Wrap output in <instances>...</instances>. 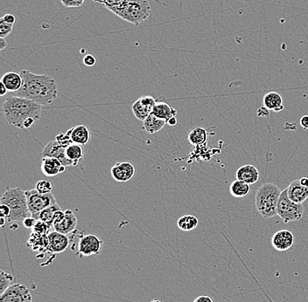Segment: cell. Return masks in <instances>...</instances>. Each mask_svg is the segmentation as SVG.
<instances>
[{"label": "cell", "instance_id": "cell-20", "mask_svg": "<svg viewBox=\"0 0 308 302\" xmlns=\"http://www.w3.org/2000/svg\"><path fill=\"white\" fill-rule=\"evenodd\" d=\"M1 83H4V85L6 86L7 91L10 93H15L21 89L23 79L21 73L8 72L4 74L1 79Z\"/></svg>", "mask_w": 308, "mask_h": 302}, {"label": "cell", "instance_id": "cell-4", "mask_svg": "<svg viewBox=\"0 0 308 302\" xmlns=\"http://www.w3.org/2000/svg\"><path fill=\"white\" fill-rule=\"evenodd\" d=\"M0 201L11 209V213L7 218L9 223L24 221L27 217L32 216L28 209L26 191H22L21 188H6Z\"/></svg>", "mask_w": 308, "mask_h": 302}, {"label": "cell", "instance_id": "cell-45", "mask_svg": "<svg viewBox=\"0 0 308 302\" xmlns=\"http://www.w3.org/2000/svg\"><path fill=\"white\" fill-rule=\"evenodd\" d=\"M7 46H8V44H7V42L5 39V38H0V50L3 51L4 49H6Z\"/></svg>", "mask_w": 308, "mask_h": 302}, {"label": "cell", "instance_id": "cell-39", "mask_svg": "<svg viewBox=\"0 0 308 302\" xmlns=\"http://www.w3.org/2000/svg\"><path fill=\"white\" fill-rule=\"evenodd\" d=\"M11 213V209L9 206L1 204L0 205V216L1 217H6V219L8 218Z\"/></svg>", "mask_w": 308, "mask_h": 302}, {"label": "cell", "instance_id": "cell-22", "mask_svg": "<svg viewBox=\"0 0 308 302\" xmlns=\"http://www.w3.org/2000/svg\"><path fill=\"white\" fill-rule=\"evenodd\" d=\"M152 115L157 116V117L162 119V120H167L172 117H176L178 114V111L176 109L172 108L171 106L168 105L166 103H157L156 105L154 106L153 110H152Z\"/></svg>", "mask_w": 308, "mask_h": 302}, {"label": "cell", "instance_id": "cell-46", "mask_svg": "<svg viewBox=\"0 0 308 302\" xmlns=\"http://www.w3.org/2000/svg\"><path fill=\"white\" fill-rule=\"evenodd\" d=\"M7 92L8 91H7V89H6V86L4 85V83L0 82V95H1V96H4V95H6Z\"/></svg>", "mask_w": 308, "mask_h": 302}, {"label": "cell", "instance_id": "cell-38", "mask_svg": "<svg viewBox=\"0 0 308 302\" xmlns=\"http://www.w3.org/2000/svg\"><path fill=\"white\" fill-rule=\"evenodd\" d=\"M83 62L86 67L91 68V67H94L97 63V59H95V56L92 55V54H86L83 57Z\"/></svg>", "mask_w": 308, "mask_h": 302}, {"label": "cell", "instance_id": "cell-42", "mask_svg": "<svg viewBox=\"0 0 308 302\" xmlns=\"http://www.w3.org/2000/svg\"><path fill=\"white\" fill-rule=\"evenodd\" d=\"M269 109H267L265 107H263V108H260V109H258V116H260V117H269Z\"/></svg>", "mask_w": 308, "mask_h": 302}, {"label": "cell", "instance_id": "cell-9", "mask_svg": "<svg viewBox=\"0 0 308 302\" xmlns=\"http://www.w3.org/2000/svg\"><path fill=\"white\" fill-rule=\"evenodd\" d=\"M104 241L95 234L83 235L78 244L76 255L81 257H89L98 255L101 252Z\"/></svg>", "mask_w": 308, "mask_h": 302}, {"label": "cell", "instance_id": "cell-10", "mask_svg": "<svg viewBox=\"0 0 308 302\" xmlns=\"http://www.w3.org/2000/svg\"><path fill=\"white\" fill-rule=\"evenodd\" d=\"M0 302H33V297L24 285L13 284L0 294Z\"/></svg>", "mask_w": 308, "mask_h": 302}, {"label": "cell", "instance_id": "cell-36", "mask_svg": "<svg viewBox=\"0 0 308 302\" xmlns=\"http://www.w3.org/2000/svg\"><path fill=\"white\" fill-rule=\"evenodd\" d=\"M61 2L65 7H80L85 0H61Z\"/></svg>", "mask_w": 308, "mask_h": 302}, {"label": "cell", "instance_id": "cell-41", "mask_svg": "<svg viewBox=\"0 0 308 302\" xmlns=\"http://www.w3.org/2000/svg\"><path fill=\"white\" fill-rule=\"evenodd\" d=\"M1 19L6 22V23L12 24V25H14L15 22H16V17L12 14H6L1 18Z\"/></svg>", "mask_w": 308, "mask_h": 302}, {"label": "cell", "instance_id": "cell-47", "mask_svg": "<svg viewBox=\"0 0 308 302\" xmlns=\"http://www.w3.org/2000/svg\"><path fill=\"white\" fill-rule=\"evenodd\" d=\"M177 123H178L177 118L172 117L171 118V119H169L166 124H168V125H170V126H175V125H177Z\"/></svg>", "mask_w": 308, "mask_h": 302}, {"label": "cell", "instance_id": "cell-35", "mask_svg": "<svg viewBox=\"0 0 308 302\" xmlns=\"http://www.w3.org/2000/svg\"><path fill=\"white\" fill-rule=\"evenodd\" d=\"M55 141H56L58 144H61L62 146L65 147V148L69 146L70 144H73L71 138L68 135V133H65V134L61 133L59 135H56Z\"/></svg>", "mask_w": 308, "mask_h": 302}, {"label": "cell", "instance_id": "cell-29", "mask_svg": "<svg viewBox=\"0 0 308 302\" xmlns=\"http://www.w3.org/2000/svg\"><path fill=\"white\" fill-rule=\"evenodd\" d=\"M207 141V131L203 128H196L188 134V142L197 146L203 144Z\"/></svg>", "mask_w": 308, "mask_h": 302}, {"label": "cell", "instance_id": "cell-15", "mask_svg": "<svg viewBox=\"0 0 308 302\" xmlns=\"http://www.w3.org/2000/svg\"><path fill=\"white\" fill-rule=\"evenodd\" d=\"M42 173L48 177L56 176L59 174L65 172L66 166L63 165V163L59 159L55 157H49L44 156L42 158V165H41Z\"/></svg>", "mask_w": 308, "mask_h": 302}, {"label": "cell", "instance_id": "cell-14", "mask_svg": "<svg viewBox=\"0 0 308 302\" xmlns=\"http://www.w3.org/2000/svg\"><path fill=\"white\" fill-rule=\"evenodd\" d=\"M294 236L289 230H280L272 238V245L277 251L284 252L294 246Z\"/></svg>", "mask_w": 308, "mask_h": 302}, {"label": "cell", "instance_id": "cell-27", "mask_svg": "<svg viewBox=\"0 0 308 302\" xmlns=\"http://www.w3.org/2000/svg\"><path fill=\"white\" fill-rule=\"evenodd\" d=\"M199 219L196 216L191 214L184 215L180 217L177 222V226L181 231L184 232H190L197 228L199 226Z\"/></svg>", "mask_w": 308, "mask_h": 302}, {"label": "cell", "instance_id": "cell-3", "mask_svg": "<svg viewBox=\"0 0 308 302\" xmlns=\"http://www.w3.org/2000/svg\"><path fill=\"white\" fill-rule=\"evenodd\" d=\"M278 185L267 183L258 188L256 191L255 206L258 213L268 219L277 216V207L281 195Z\"/></svg>", "mask_w": 308, "mask_h": 302}, {"label": "cell", "instance_id": "cell-12", "mask_svg": "<svg viewBox=\"0 0 308 302\" xmlns=\"http://www.w3.org/2000/svg\"><path fill=\"white\" fill-rule=\"evenodd\" d=\"M135 173L134 165L129 162L118 163L111 168V176L117 182H128L135 176Z\"/></svg>", "mask_w": 308, "mask_h": 302}, {"label": "cell", "instance_id": "cell-44", "mask_svg": "<svg viewBox=\"0 0 308 302\" xmlns=\"http://www.w3.org/2000/svg\"><path fill=\"white\" fill-rule=\"evenodd\" d=\"M300 126L304 129H308V115H304L300 119Z\"/></svg>", "mask_w": 308, "mask_h": 302}, {"label": "cell", "instance_id": "cell-50", "mask_svg": "<svg viewBox=\"0 0 308 302\" xmlns=\"http://www.w3.org/2000/svg\"><path fill=\"white\" fill-rule=\"evenodd\" d=\"M18 228V226L17 224H14V225H12V226H10V229L11 230H17Z\"/></svg>", "mask_w": 308, "mask_h": 302}, {"label": "cell", "instance_id": "cell-19", "mask_svg": "<svg viewBox=\"0 0 308 302\" xmlns=\"http://www.w3.org/2000/svg\"><path fill=\"white\" fill-rule=\"evenodd\" d=\"M68 135L71 138L73 144H79L82 146L86 145L90 139V132L89 129L84 125H78L68 129Z\"/></svg>", "mask_w": 308, "mask_h": 302}, {"label": "cell", "instance_id": "cell-17", "mask_svg": "<svg viewBox=\"0 0 308 302\" xmlns=\"http://www.w3.org/2000/svg\"><path fill=\"white\" fill-rule=\"evenodd\" d=\"M260 173L253 165H243L237 171V179L245 182L248 185H254L258 182Z\"/></svg>", "mask_w": 308, "mask_h": 302}, {"label": "cell", "instance_id": "cell-1", "mask_svg": "<svg viewBox=\"0 0 308 302\" xmlns=\"http://www.w3.org/2000/svg\"><path fill=\"white\" fill-rule=\"evenodd\" d=\"M20 73L23 83L21 89L13 93V96L26 98L42 106L50 105L56 100L58 88L53 78L27 70H21Z\"/></svg>", "mask_w": 308, "mask_h": 302}, {"label": "cell", "instance_id": "cell-48", "mask_svg": "<svg viewBox=\"0 0 308 302\" xmlns=\"http://www.w3.org/2000/svg\"><path fill=\"white\" fill-rule=\"evenodd\" d=\"M299 182L301 184V185L305 186V187H308V177H301L299 179Z\"/></svg>", "mask_w": 308, "mask_h": 302}, {"label": "cell", "instance_id": "cell-5", "mask_svg": "<svg viewBox=\"0 0 308 302\" xmlns=\"http://www.w3.org/2000/svg\"><path fill=\"white\" fill-rule=\"evenodd\" d=\"M111 12L129 23L139 26L151 16V9L148 0H126Z\"/></svg>", "mask_w": 308, "mask_h": 302}, {"label": "cell", "instance_id": "cell-51", "mask_svg": "<svg viewBox=\"0 0 308 302\" xmlns=\"http://www.w3.org/2000/svg\"><path fill=\"white\" fill-rule=\"evenodd\" d=\"M150 302H162L161 301V300H160V299H152V300H151V301Z\"/></svg>", "mask_w": 308, "mask_h": 302}, {"label": "cell", "instance_id": "cell-31", "mask_svg": "<svg viewBox=\"0 0 308 302\" xmlns=\"http://www.w3.org/2000/svg\"><path fill=\"white\" fill-rule=\"evenodd\" d=\"M52 228H53V226L49 224L43 222L42 220H37L32 229V232L38 235H48L50 233Z\"/></svg>", "mask_w": 308, "mask_h": 302}, {"label": "cell", "instance_id": "cell-16", "mask_svg": "<svg viewBox=\"0 0 308 302\" xmlns=\"http://www.w3.org/2000/svg\"><path fill=\"white\" fill-rule=\"evenodd\" d=\"M288 197L293 202L303 204L308 197V187L303 186L299 179H295L287 188Z\"/></svg>", "mask_w": 308, "mask_h": 302}, {"label": "cell", "instance_id": "cell-13", "mask_svg": "<svg viewBox=\"0 0 308 302\" xmlns=\"http://www.w3.org/2000/svg\"><path fill=\"white\" fill-rule=\"evenodd\" d=\"M66 149L67 148L62 146L55 140H53V141L49 142L45 146L44 150H42V157H44V156L55 157V158L59 159L66 167L72 166L71 163L68 161V157L66 156Z\"/></svg>", "mask_w": 308, "mask_h": 302}, {"label": "cell", "instance_id": "cell-7", "mask_svg": "<svg viewBox=\"0 0 308 302\" xmlns=\"http://www.w3.org/2000/svg\"><path fill=\"white\" fill-rule=\"evenodd\" d=\"M27 195V205L32 217L38 214L44 209L50 207L57 204L56 199L53 193L42 194L34 190L26 191Z\"/></svg>", "mask_w": 308, "mask_h": 302}, {"label": "cell", "instance_id": "cell-26", "mask_svg": "<svg viewBox=\"0 0 308 302\" xmlns=\"http://www.w3.org/2000/svg\"><path fill=\"white\" fill-rule=\"evenodd\" d=\"M61 209H62L61 206L58 204H55V205H53L50 207L44 209L43 211H41L38 214L34 215L33 217L37 220H42L43 222H46V223L53 226L55 214H56L57 211L61 210Z\"/></svg>", "mask_w": 308, "mask_h": 302}, {"label": "cell", "instance_id": "cell-2", "mask_svg": "<svg viewBox=\"0 0 308 302\" xmlns=\"http://www.w3.org/2000/svg\"><path fill=\"white\" fill-rule=\"evenodd\" d=\"M42 106L18 96L6 98L2 113L8 124L18 129H30L42 117Z\"/></svg>", "mask_w": 308, "mask_h": 302}, {"label": "cell", "instance_id": "cell-43", "mask_svg": "<svg viewBox=\"0 0 308 302\" xmlns=\"http://www.w3.org/2000/svg\"><path fill=\"white\" fill-rule=\"evenodd\" d=\"M194 302H215L214 299L211 297L207 296V295H202V296H199L196 298Z\"/></svg>", "mask_w": 308, "mask_h": 302}, {"label": "cell", "instance_id": "cell-37", "mask_svg": "<svg viewBox=\"0 0 308 302\" xmlns=\"http://www.w3.org/2000/svg\"><path fill=\"white\" fill-rule=\"evenodd\" d=\"M140 100L144 104L147 106L148 108L153 110L154 106L156 105V100L154 99L153 97L150 96V95H145V96L140 97Z\"/></svg>", "mask_w": 308, "mask_h": 302}, {"label": "cell", "instance_id": "cell-18", "mask_svg": "<svg viewBox=\"0 0 308 302\" xmlns=\"http://www.w3.org/2000/svg\"><path fill=\"white\" fill-rule=\"evenodd\" d=\"M27 247H29L33 252L40 253L49 252L48 235H38L32 232L29 239L27 240Z\"/></svg>", "mask_w": 308, "mask_h": 302}, {"label": "cell", "instance_id": "cell-49", "mask_svg": "<svg viewBox=\"0 0 308 302\" xmlns=\"http://www.w3.org/2000/svg\"><path fill=\"white\" fill-rule=\"evenodd\" d=\"M6 222H7V219H6V217H1V218H0V223H1V226H5Z\"/></svg>", "mask_w": 308, "mask_h": 302}, {"label": "cell", "instance_id": "cell-25", "mask_svg": "<svg viewBox=\"0 0 308 302\" xmlns=\"http://www.w3.org/2000/svg\"><path fill=\"white\" fill-rule=\"evenodd\" d=\"M229 191L233 197L242 198V197H246L249 193L251 187H249V185L246 184L245 182L237 179L229 186Z\"/></svg>", "mask_w": 308, "mask_h": 302}, {"label": "cell", "instance_id": "cell-21", "mask_svg": "<svg viewBox=\"0 0 308 302\" xmlns=\"http://www.w3.org/2000/svg\"><path fill=\"white\" fill-rule=\"evenodd\" d=\"M264 106L270 111L278 112L284 110V106L283 98L277 92H270L264 97Z\"/></svg>", "mask_w": 308, "mask_h": 302}, {"label": "cell", "instance_id": "cell-11", "mask_svg": "<svg viewBox=\"0 0 308 302\" xmlns=\"http://www.w3.org/2000/svg\"><path fill=\"white\" fill-rule=\"evenodd\" d=\"M73 234H63V233H60L56 231L51 232L48 234L49 252L53 253V254H58V253L65 252L71 244V236Z\"/></svg>", "mask_w": 308, "mask_h": 302}, {"label": "cell", "instance_id": "cell-28", "mask_svg": "<svg viewBox=\"0 0 308 302\" xmlns=\"http://www.w3.org/2000/svg\"><path fill=\"white\" fill-rule=\"evenodd\" d=\"M131 109H132V112H133L135 117L138 120H143V122L152 113V109H150L147 106L144 104L140 99L136 100L132 104Z\"/></svg>", "mask_w": 308, "mask_h": 302}, {"label": "cell", "instance_id": "cell-32", "mask_svg": "<svg viewBox=\"0 0 308 302\" xmlns=\"http://www.w3.org/2000/svg\"><path fill=\"white\" fill-rule=\"evenodd\" d=\"M35 190L38 191V193H52L53 185H52V183L49 182L48 180H41V181H38L37 183V185L35 186Z\"/></svg>", "mask_w": 308, "mask_h": 302}, {"label": "cell", "instance_id": "cell-30", "mask_svg": "<svg viewBox=\"0 0 308 302\" xmlns=\"http://www.w3.org/2000/svg\"><path fill=\"white\" fill-rule=\"evenodd\" d=\"M14 281V277L11 273L0 271V294L5 293L7 288H9Z\"/></svg>", "mask_w": 308, "mask_h": 302}, {"label": "cell", "instance_id": "cell-23", "mask_svg": "<svg viewBox=\"0 0 308 302\" xmlns=\"http://www.w3.org/2000/svg\"><path fill=\"white\" fill-rule=\"evenodd\" d=\"M66 156L68 161L71 163L72 166H78L84 157V150L82 145L72 144L66 149Z\"/></svg>", "mask_w": 308, "mask_h": 302}, {"label": "cell", "instance_id": "cell-8", "mask_svg": "<svg viewBox=\"0 0 308 302\" xmlns=\"http://www.w3.org/2000/svg\"><path fill=\"white\" fill-rule=\"evenodd\" d=\"M54 231L63 234H73L76 231L77 217L71 210H59L53 221Z\"/></svg>", "mask_w": 308, "mask_h": 302}, {"label": "cell", "instance_id": "cell-40", "mask_svg": "<svg viewBox=\"0 0 308 302\" xmlns=\"http://www.w3.org/2000/svg\"><path fill=\"white\" fill-rule=\"evenodd\" d=\"M36 222H37V219L31 216V217H27V218L23 221V225H24L25 227L27 228V229H33V227L34 226V225H35Z\"/></svg>", "mask_w": 308, "mask_h": 302}, {"label": "cell", "instance_id": "cell-34", "mask_svg": "<svg viewBox=\"0 0 308 302\" xmlns=\"http://www.w3.org/2000/svg\"><path fill=\"white\" fill-rule=\"evenodd\" d=\"M12 24L6 23L5 21L0 19V38H6L11 34L13 28Z\"/></svg>", "mask_w": 308, "mask_h": 302}, {"label": "cell", "instance_id": "cell-6", "mask_svg": "<svg viewBox=\"0 0 308 302\" xmlns=\"http://www.w3.org/2000/svg\"><path fill=\"white\" fill-rule=\"evenodd\" d=\"M304 211L305 207L303 204H296L289 198L287 189L282 191L277 207V214L284 224L301 219Z\"/></svg>", "mask_w": 308, "mask_h": 302}, {"label": "cell", "instance_id": "cell-24", "mask_svg": "<svg viewBox=\"0 0 308 302\" xmlns=\"http://www.w3.org/2000/svg\"><path fill=\"white\" fill-rule=\"evenodd\" d=\"M166 124V120H162V119H160V118L151 114L143 122V128L148 134L152 135V134L160 131L161 129H163Z\"/></svg>", "mask_w": 308, "mask_h": 302}, {"label": "cell", "instance_id": "cell-33", "mask_svg": "<svg viewBox=\"0 0 308 302\" xmlns=\"http://www.w3.org/2000/svg\"><path fill=\"white\" fill-rule=\"evenodd\" d=\"M94 1L102 4L105 8L111 12L112 10L120 7L126 0H94Z\"/></svg>", "mask_w": 308, "mask_h": 302}]
</instances>
